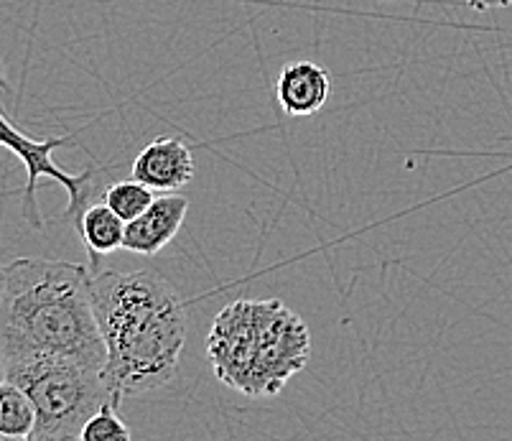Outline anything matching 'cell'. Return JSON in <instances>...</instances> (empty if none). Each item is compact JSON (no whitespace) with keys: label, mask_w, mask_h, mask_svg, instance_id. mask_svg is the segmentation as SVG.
I'll return each instance as SVG.
<instances>
[{"label":"cell","mask_w":512,"mask_h":441,"mask_svg":"<svg viewBox=\"0 0 512 441\" xmlns=\"http://www.w3.org/2000/svg\"><path fill=\"white\" fill-rule=\"evenodd\" d=\"M82 441H115V439H130V429L125 421L118 416V406L113 401H107L95 416H90L85 426H82Z\"/></svg>","instance_id":"7c38bea8"},{"label":"cell","mask_w":512,"mask_h":441,"mask_svg":"<svg viewBox=\"0 0 512 441\" xmlns=\"http://www.w3.org/2000/svg\"><path fill=\"white\" fill-rule=\"evenodd\" d=\"M36 411L29 393L13 380H0V439H31Z\"/></svg>","instance_id":"30bf717a"},{"label":"cell","mask_w":512,"mask_h":441,"mask_svg":"<svg viewBox=\"0 0 512 441\" xmlns=\"http://www.w3.org/2000/svg\"><path fill=\"white\" fill-rule=\"evenodd\" d=\"M6 378V355H3V347H0V380Z\"/></svg>","instance_id":"5bb4252c"},{"label":"cell","mask_w":512,"mask_h":441,"mask_svg":"<svg viewBox=\"0 0 512 441\" xmlns=\"http://www.w3.org/2000/svg\"><path fill=\"white\" fill-rule=\"evenodd\" d=\"M0 87H6V90H8V80H6V67H3V62H0Z\"/></svg>","instance_id":"9a60e30c"},{"label":"cell","mask_w":512,"mask_h":441,"mask_svg":"<svg viewBox=\"0 0 512 441\" xmlns=\"http://www.w3.org/2000/svg\"><path fill=\"white\" fill-rule=\"evenodd\" d=\"M90 299L107 350L102 378L115 406L171 383L186 342V309L174 286L153 271L95 266Z\"/></svg>","instance_id":"6da1fadb"},{"label":"cell","mask_w":512,"mask_h":441,"mask_svg":"<svg viewBox=\"0 0 512 441\" xmlns=\"http://www.w3.org/2000/svg\"><path fill=\"white\" fill-rule=\"evenodd\" d=\"M74 227H77L79 238H82L87 255H90V263H87L90 268L102 266L105 255L123 248L125 220L107 202L87 204Z\"/></svg>","instance_id":"9c48e42d"},{"label":"cell","mask_w":512,"mask_h":441,"mask_svg":"<svg viewBox=\"0 0 512 441\" xmlns=\"http://www.w3.org/2000/svg\"><path fill=\"white\" fill-rule=\"evenodd\" d=\"M311 334L304 319L278 299H260L253 368L242 396H278L283 385L306 368Z\"/></svg>","instance_id":"277c9868"},{"label":"cell","mask_w":512,"mask_h":441,"mask_svg":"<svg viewBox=\"0 0 512 441\" xmlns=\"http://www.w3.org/2000/svg\"><path fill=\"white\" fill-rule=\"evenodd\" d=\"M332 80L316 62H291L276 80V100L288 118H309L319 113L329 100Z\"/></svg>","instance_id":"ba28073f"},{"label":"cell","mask_w":512,"mask_h":441,"mask_svg":"<svg viewBox=\"0 0 512 441\" xmlns=\"http://www.w3.org/2000/svg\"><path fill=\"white\" fill-rule=\"evenodd\" d=\"M194 156L184 141L171 136H161L148 143L130 166V176L153 192H179L194 179Z\"/></svg>","instance_id":"52a82bcc"},{"label":"cell","mask_w":512,"mask_h":441,"mask_svg":"<svg viewBox=\"0 0 512 441\" xmlns=\"http://www.w3.org/2000/svg\"><path fill=\"white\" fill-rule=\"evenodd\" d=\"M102 199H105V202L110 204V207H113L125 222H130L148 210V204L156 199V192L130 176V179L110 184V187L105 189V194H102Z\"/></svg>","instance_id":"8fae6325"},{"label":"cell","mask_w":512,"mask_h":441,"mask_svg":"<svg viewBox=\"0 0 512 441\" xmlns=\"http://www.w3.org/2000/svg\"><path fill=\"white\" fill-rule=\"evenodd\" d=\"M464 6L474 11H497V8H510L512 0H462Z\"/></svg>","instance_id":"4fadbf2b"},{"label":"cell","mask_w":512,"mask_h":441,"mask_svg":"<svg viewBox=\"0 0 512 441\" xmlns=\"http://www.w3.org/2000/svg\"><path fill=\"white\" fill-rule=\"evenodd\" d=\"M0 294H3V263H0Z\"/></svg>","instance_id":"2e32d148"},{"label":"cell","mask_w":512,"mask_h":441,"mask_svg":"<svg viewBox=\"0 0 512 441\" xmlns=\"http://www.w3.org/2000/svg\"><path fill=\"white\" fill-rule=\"evenodd\" d=\"M0 347L8 362L54 355L105 368L107 350L90 299V268L54 258L3 266Z\"/></svg>","instance_id":"7a4b0ae2"},{"label":"cell","mask_w":512,"mask_h":441,"mask_svg":"<svg viewBox=\"0 0 512 441\" xmlns=\"http://www.w3.org/2000/svg\"><path fill=\"white\" fill-rule=\"evenodd\" d=\"M6 378L21 385L34 403L31 441L79 439L90 416L113 401L102 370L72 357L39 355L8 362Z\"/></svg>","instance_id":"3957f363"},{"label":"cell","mask_w":512,"mask_h":441,"mask_svg":"<svg viewBox=\"0 0 512 441\" xmlns=\"http://www.w3.org/2000/svg\"><path fill=\"white\" fill-rule=\"evenodd\" d=\"M69 136L62 138H31L29 133L18 131L16 125L3 115L0 110V148H8V151L26 166V189H23V217L31 227H44V220H41L39 202H36V189H39L41 179H51L62 184L69 194V204L64 210V220H79V215L85 212V207L90 204V192L92 184L97 179L95 166H87L85 171L79 174H72V171H64L62 166H57L54 161V151L62 146H67Z\"/></svg>","instance_id":"5b68a950"},{"label":"cell","mask_w":512,"mask_h":441,"mask_svg":"<svg viewBox=\"0 0 512 441\" xmlns=\"http://www.w3.org/2000/svg\"><path fill=\"white\" fill-rule=\"evenodd\" d=\"M189 212V197L176 192H158L148 210L125 222L123 250L133 255H156L179 235Z\"/></svg>","instance_id":"8992f818"}]
</instances>
